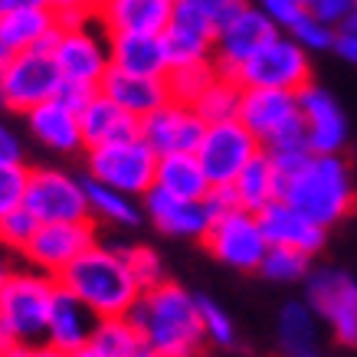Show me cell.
I'll list each match as a JSON object with an SVG mask.
<instances>
[{
    "label": "cell",
    "instance_id": "cell-1",
    "mask_svg": "<svg viewBox=\"0 0 357 357\" xmlns=\"http://www.w3.org/2000/svg\"><path fill=\"white\" fill-rule=\"evenodd\" d=\"M128 318L138 328L148 351L161 357H200L204 354V328L197 312V295L177 282L164 279L154 289L138 295Z\"/></svg>",
    "mask_w": 357,
    "mask_h": 357
},
{
    "label": "cell",
    "instance_id": "cell-2",
    "mask_svg": "<svg viewBox=\"0 0 357 357\" xmlns=\"http://www.w3.org/2000/svg\"><path fill=\"white\" fill-rule=\"evenodd\" d=\"M69 295H76L96 318H121L138 302V282L128 272V262L115 243H92L69 269L59 275Z\"/></svg>",
    "mask_w": 357,
    "mask_h": 357
},
{
    "label": "cell",
    "instance_id": "cell-3",
    "mask_svg": "<svg viewBox=\"0 0 357 357\" xmlns=\"http://www.w3.org/2000/svg\"><path fill=\"white\" fill-rule=\"evenodd\" d=\"M282 200L331 233L357 206L354 174L341 154H312L282 181Z\"/></svg>",
    "mask_w": 357,
    "mask_h": 357
},
{
    "label": "cell",
    "instance_id": "cell-4",
    "mask_svg": "<svg viewBox=\"0 0 357 357\" xmlns=\"http://www.w3.org/2000/svg\"><path fill=\"white\" fill-rule=\"evenodd\" d=\"M59 289L53 275L30 269H13L0 285V337L13 344H43L50 305Z\"/></svg>",
    "mask_w": 357,
    "mask_h": 357
},
{
    "label": "cell",
    "instance_id": "cell-5",
    "mask_svg": "<svg viewBox=\"0 0 357 357\" xmlns=\"http://www.w3.org/2000/svg\"><path fill=\"white\" fill-rule=\"evenodd\" d=\"M50 56H53L63 82L98 89L105 73L112 69L109 33L98 26L92 13L82 17V20H66L59 23V33H56L53 46H50Z\"/></svg>",
    "mask_w": 357,
    "mask_h": 357
},
{
    "label": "cell",
    "instance_id": "cell-6",
    "mask_svg": "<svg viewBox=\"0 0 357 357\" xmlns=\"http://www.w3.org/2000/svg\"><path fill=\"white\" fill-rule=\"evenodd\" d=\"M158 154L144 144L141 135L112 144L86 148V177L96 184H105L112 190H121L128 197H144L154 187Z\"/></svg>",
    "mask_w": 357,
    "mask_h": 357
},
{
    "label": "cell",
    "instance_id": "cell-7",
    "mask_svg": "<svg viewBox=\"0 0 357 357\" xmlns=\"http://www.w3.org/2000/svg\"><path fill=\"white\" fill-rule=\"evenodd\" d=\"M236 119L252 131V138L262 144V151H275V148H285V144H308L295 92L243 89Z\"/></svg>",
    "mask_w": 357,
    "mask_h": 357
},
{
    "label": "cell",
    "instance_id": "cell-8",
    "mask_svg": "<svg viewBox=\"0 0 357 357\" xmlns=\"http://www.w3.org/2000/svg\"><path fill=\"white\" fill-rule=\"evenodd\" d=\"M305 302L341 347L357 351V279L337 266H318L305 275Z\"/></svg>",
    "mask_w": 357,
    "mask_h": 357
},
{
    "label": "cell",
    "instance_id": "cell-9",
    "mask_svg": "<svg viewBox=\"0 0 357 357\" xmlns=\"http://www.w3.org/2000/svg\"><path fill=\"white\" fill-rule=\"evenodd\" d=\"M23 206L33 213L36 223H79L89 220L86 177H76L66 167H30Z\"/></svg>",
    "mask_w": 357,
    "mask_h": 357
},
{
    "label": "cell",
    "instance_id": "cell-10",
    "mask_svg": "<svg viewBox=\"0 0 357 357\" xmlns=\"http://www.w3.org/2000/svg\"><path fill=\"white\" fill-rule=\"evenodd\" d=\"M243 89H282L298 92L312 82V56L289 33H275L259 53L246 59L233 76Z\"/></svg>",
    "mask_w": 357,
    "mask_h": 357
},
{
    "label": "cell",
    "instance_id": "cell-11",
    "mask_svg": "<svg viewBox=\"0 0 357 357\" xmlns=\"http://www.w3.org/2000/svg\"><path fill=\"white\" fill-rule=\"evenodd\" d=\"M204 246L210 249V256L223 266L236 272H259L266 252H269V243L262 236L259 217L249 213V210H227L213 217L210 229L204 236Z\"/></svg>",
    "mask_w": 357,
    "mask_h": 357
},
{
    "label": "cell",
    "instance_id": "cell-12",
    "mask_svg": "<svg viewBox=\"0 0 357 357\" xmlns=\"http://www.w3.org/2000/svg\"><path fill=\"white\" fill-rule=\"evenodd\" d=\"M59 86H63V76L50 50H26L13 56L7 69L0 73V105L7 112L26 115L40 102L56 98Z\"/></svg>",
    "mask_w": 357,
    "mask_h": 357
},
{
    "label": "cell",
    "instance_id": "cell-13",
    "mask_svg": "<svg viewBox=\"0 0 357 357\" xmlns=\"http://www.w3.org/2000/svg\"><path fill=\"white\" fill-rule=\"evenodd\" d=\"M197 161L204 167L210 187H229L239 177L256 154H262V144L252 138V131L239 119L206 125L204 138L197 144Z\"/></svg>",
    "mask_w": 357,
    "mask_h": 357
},
{
    "label": "cell",
    "instance_id": "cell-14",
    "mask_svg": "<svg viewBox=\"0 0 357 357\" xmlns=\"http://www.w3.org/2000/svg\"><path fill=\"white\" fill-rule=\"evenodd\" d=\"M92 243H98V233L92 220H79V223H40L20 256L26 259L30 269L59 279Z\"/></svg>",
    "mask_w": 357,
    "mask_h": 357
},
{
    "label": "cell",
    "instance_id": "cell-15",
    "mask_svg": "<svg viewBox=\"0 0 357 357\" xmlns=\"http://www.w3.org/2000/svg\"><path fill=\"white\" fill-rule=\"evenodd\" d=\"M275 33L279 30H275V26H272V23L246 0L233 17H227V20L217 26V36H213V56H210V59H213V66L220 69V76L233 79L239 66L259 53Z\"/></svg>",
    "mask_w": 357,
    "mask_h": 357
},
{
    "label": "cell",
    "instance_id": "cell-16",
    "mask_svg": "<svg viewBox=\"0 0 357 357\" xmlns=\"http://www.w3.org/2000/svg\"><path fill=\"white\" fill-rule=\"evenodd\" d=\"M298 96V112H302V128L305 141L312 154H341L347 138H351V125L347 115L328 89L308 82L305 89L295 92Z\"/></svg>",
    "mask_w": 357,
    "mask_h": 357
},
{
    "label": "cell",
    "instance_id": "cell-17",
    "mask_svg": "<svg viewBox=\"0 0 357 357\" xmlns=\"http://www.w3.org/2000/svg\"><path fill=\"white\" fill-rule=\"evenodd\" d=\"M204 131L206 121L197 115L194 105L174 102V98L164 102L158 112H151L148 119H141L138 125V135L158 158H164V154H194Z\"/></svg>",
    "mask_w": 357,
    "mask_h": 357
},
{
    "label": "cell",
    "instance_id": "cell-18",
    "mask_svg": "<svg viewBox=\"0 0 357 357\" xmlns=\"http://www.w3.org/2000/svg\"><path fill=\"white\" fill-rule=\"evenodd\" d=\"M141 210H144V220H151V227L158 233L171 239H200L204 243L206 229L213 223L206 200H184V197L164 194L158 187H151L141 197Z\"/></svg>",
    "mask_w": 357,
    "mask_h": 357
},
{
    "label": "cell",
    "instance_id": "cell-19",
    "mask_svg": "<svg viewBox=\"0 0 357 357\" xmlns=\"http://www.w3.org/2000/svg\"><path fill=\"white\" fill-rule=\"evenodd\" d=\"M164 50L171 66L184 63H204L213 56V36H217V23H210L200 10H194L187 0H174L171 23L164 26Z\"/></svg>",
    "mask_w": 357,
    "mask_h": 357
},
{
    "label": "cell",
    "instance_id": "cell-20",
    "mask_svg": "<svg viewBox=\"0 0 357 357\" xmlns=\"http://www.w3.org/2000/svg\"><path fill=\"white\" fill-rule=\"evenodd\" d=\"M259 227L262 236L269 246H282V249H298L305 256H318L328 243V229L318 227L314 220H308L305 213H298L295 206H289L285 200H272L269 206H262L259 213Z\"/></svg>",
    "mask_w": 357,
    "mask_h": 357
},
{
    "label": "cell",
    "instance_id": "cell-21",
    "mask_svg": "<svg viewBox=\"0 0 357 357\" xmlns=\"http://www.w3.org/2000/svg\"><path fill=\"white\" fill-rule=\"evenodd\" d=\"M26 121V131L36 144H43L46 151L53 154H79L86 151V141H82V128H79V112L69 109L59 98H50V102H40L36 109H30L23 115Z\"/></svg>",
    "mask_w": 357,
    "mask_h": 357
},
{
    "label": "cell",
    "instance_id": "cell-22",
    "mask_svg": "<svg viewBox=\"0 0 357 357\" xmlns=\"http://www.w3.org/2000/svg\"><path fill=\"white\" fill-rule=\"evenodd\" d=\"M171 13L174 0H102L92 17L109 36H115V33H164Z\"/></svg>",
    "mask_w": 357,
    "mask_h": 357
},
{
    "label": "cell",
    "instance_id": "cell-23",
    "mask_svg": "<svg viewBox=\"0 0 357 357\" xmlns=\"http://www.w3.org/2000/svg\"><path fill=\"white\" fill-rule=\"evenodd\" d=\"M96 321H98L96 314L89 312L76 295H69L63 285H59L53 295V305H50L43 344L56 347V351H63V354H73V351H79V347H86L89 341H92Z\"/></svg>",
    "mask_w": 357,
    "mask_h": 357
},
{
    "label": "cell",
    "instance_id": "cell-24",
    "mask_svg": "<svg viewBox=\"0 0 357 357\" xmlns=\"http://www.w3.org/2000/svg\"><path fill=\"white\" fill-rule=\"evenodd\" d=\"M109 56L112 69H121L131 76L164 79L171 69L161 33H115L109 36Z\"/></svg>",
    "mask_w": 357,
    "mask_h": 357
},
{
    "label": "cell",
    "instance_id": "cell-25",
    "mask_svg": "<svg viewBox=\"0 0 357 357\" xmlns=\"http://www.w3.org/2000/svg\"><path fill=\"white\" fill-rule=\"evenodd\" d=\"M102 96H109L119 109H125L131 119H148L151 112H158L164 102H171L167 96V86L164 79H151V76H131V73H121V69H109L102 86H98Z\"/></svg>",
    "mask_w": 357,
    "mask_h": 357
},
{
    "label": "cell",
    "instance_id": "cell-26",
    "mask_svg": "<svg viewBox=\"0 0 357 357\" xmlns=\"http://www.w3.org/2000/svg\"><path fill=\"white\" fill-rule=\"evenodd\" d=\"M138 119H131L125 109H119L109 96L89 98L86 105L79 109V128H82V141L86 148H98V144H112V141H125L138 135Z\"/></svg>",
    "mask_w": 357,
    "mask_h": 357
},
{
    "label": "cell",
    "instance_id": "cell-27",
    "mask_svg": "<svg viewBox=\"0 0 357 357\" xmlns=\"http://www.w3.org/2000/svg\"><path fill=\"white\" fill-rule=\"evenodd\" d=\"M56 33H59V17L50 7H23V10L0 17V36L13 53L50 50Z\"/></svg>",
    "mask_w": 357,
    "mask_h": 357
},
{
    "label": "cell",
    "instance_id": "cell-28",
    "mask_svg": "<svg viewBox=\"0 0 357 357\" xmlns=\"http://www.w3.org/2000/svg\"><path fill=\"white\" fill-rule=\"evenodd\" d=\"M229 190H233V200H236L239 210L259 213L262 206H269L272 200L282 197V177L275 171V164L269 161V154L262 151L239 171V177L229 184Z\"/></svg>",
    "mask_w": 357,
    "mask_h": 357
},
{
    "label": "cell",
    "instance_id": "cell-29",
    "mask_svg": "<svg viewBox=\"0 0 357 357\" xmlns=\"http://www.w3.org/2000/svg\"><path fill=\"white\" fill-rule=\"evenodd\" d=\"M154 187L164 194L184 197V200H204L210 194V181H206L197 154H164V158H158Z\"/></svg>",
    "mask_w": 357,
    "mask_h": 357
},
{
    "label": "cell",
    "instance_id": "cell-30",
    "mask_svg": "<svg viewBox=\"0 0 357 357\" xmlns=\"http://www.w3.org/2000/svg\"><path fill=\"white\" fill-rule=\"evenodd\" d=\"M318 314L308 308L305 298H295V302H285L279 312V321H275V341H279V351L285 357H302L312 354L314 344H318Z\"/></svg>",
    "mask_w": 357,
    "mask_h": 357
},
{
    "label": "cell",
    "instance_id": "cell-31",
    "mask_svg": "<svg viewBox=\"0 0 357 357\" xmlns=\"http://www.w3.org/2000/svg\"><path fill=\"white\" fill-rule=\"evenodd\" d=\"M86 197H89V220L92 223H105L112 229H135L144 220L138 197H128L105 184H96L89 177H86Z\"/></svg>",
    "mask_w": 357,
    "mask_h": 357
},
{
    "label": "cell",
    "instance_id": "cell-32",
    "mask_svg": "<svg viewBox=\"0 0 357 357\" xmlns=\"http://www.w3.org/2000/svg\"><path fill=\"white\" fill-rule=\"evenodd\" d=\"M89 347H96L102 357H138L144 351V341L135 321L121 314V318H98Z\"/></svg>",
    "mask_w": 357,
    "mask_h": 357
},
{
    "label": "cell",
    "instance_id": "cell-33",
    "mask_svg": "<svg viewBox=\"0 0 357 357\" xmlns=\"http://www.w3.org/2000/svg\"><path fill=\"white\" fill-rule=\"evenodd\" d=\"M220 76V69L213 66V59H204V63H184V66H171L167 76H164V86H167V96L174 102H184V105H194L197 98L204 96V89Z\"/></svg>",
    "mask_w": 357,
    "mask_h": 357
},
{
    "label": "cell",
    "instance_id": "cell-34",
    "mask_svg": "<svg viewBox=\"0 0 357 357\" xmlns=\"http://www.w3.org/2000/svg\"><path fill=\"white\" fill-rule=\"evenodd\" d=\"M239 98H243V86L229 76H217L210 86L204 89V96L194 102L197 115L206 125H217V121H229L239 115Z\"/></svg>",
    "mask_w": 357,
    "mask_h": 357
},
{
    "label": "cell",
    "instance_id": "cell-35",
    "mask_svg": "<svg viewBox=\"0 0 357 357\" xmlns=\"http://www.w3.org/2000/svg\"><path fill=\"white\" fill-rule=\"evenodd\" d=\"M197 312H200V328H204V341L213 347H229L239 344V335H236V321L229 318V312L223 308L220 302L206 298V295H197Z\"/></svg>",
    "mask_w": 357,
    "mask_h": 357
},
{
    "label": "cell",
    "instance_id": "cell-36",
    "mask_svg": "<svg viewBox=\"0 0 357 357\" xmlns=\"http://www.w3.org/2000/svg\"><path fill=\"white\" fill-rule=\"evenodd\" d=\"M259 272L269 282H279V285L305 282V275L312 272V256H305V252H298V249L269 246V252H266V259H262Z\"/></svg>",
    "mask_w": 357,
    "mask_h": 357
},
{
    "label": "cell",
    "instance_id": "cell-37",
    "mask_svg": "<svg viewBox=\"0 0 357 357\" xmlns=\"http://www.w3.org/2000/svg\"><path fill=\"white\" fill-rule=\"evenodd\" d=\"M121 256L128 262V272L135 275L138 282V289H154V285H161L167 279V272H164V259L161 252L154 246H144V243H125L121 246Z\"/></svg>",
    "mask_w": 357,
    "mask_h": 357
},
{
    "label": "cell",
    "instance_id": "cell-38",
    "mask_svg": "<svg viewBox=\"0 0 357 357\" xmlns=\"http://www.w3.org/2000/svg\"><path fill=\"white\" fill-rule=\"evenodd\" d=\"M335 30L337 26L318 20V17H312V13H305L302 20L292 26L289 36H292L295 43L302 46L308 56H314V53H331V50H335Z\"/></svg>",
    "mask_w": 357,
    "mask_h": 357
},
{
    "label": "cell",
    "instance_id": "cell-39",
    "mask_svg": "<svg viewBox=\"0 0 357 357\" xmlns=\"http://www.w3.org/2000/svg\"><path fill=\"white\" fill-rule=\"evenodd\" d=\"M26 177H30L26 164H0V220L23 206Z\"/></svg>",
    "mask_w": 357,
    "mask_h": 357
},
{
    "label": "cell",
    "instance_id": "cell-40",
    "mask_svg": "<svg viewBox=\"0 0 357 357\" xmlns=\"http://www.w3.org/2000/svg\"><path fill=\"white\" fill-rule=\"evenodd\" d=\"M36 227H40V223L33 220V213L26 206L7 213V217L0 220V249H7V252H23L26 243L33 239V233H36Z\"/></svg>",
    "mask_w": 357,
    "mask_h": 357
},
{
    "label": "cell",
    "instance_id": "cell-41",
    "mask_svg": "<svg viewBox=\"0 0 357 357\" xmlns=\"http://www.w3.org/2000/svg\"><path fill=\"white\" fill-rule=\"evenodd\" d=\"M249 3H252L279 33H292L295 23L308 13L305 0H249Z\"/></svg>",
    "mask_w": 357,
    "mask_h": 357
},
{
    "label": "cell",
    "instance_id": "cell-42",
    "mask_svg": "<svg viewBox=\"0 0 357 357\" xmlns=\"http://www.w3.org/2000/svg\"><path fill=\"white\" fill-rule=\"evenodd\" d=\"M305 7L318 20L331 23V26H341L354 13V0H305Z\"/></svg>",
    "mask_w": 357,
    "mask_h": 357
},
{
    "label": "cell",
    "instance_id": "cell-43",
    "mask_svg": "<svg viewBox=\"0 0 357 357\" xmlns=\"http://www.w3.org/2000/svg\"><path fill=\"white\" fill-rule=\"evenodd\" d=\"M335 53L341 56L344 63L357 66V17H347L335 30Z\"/></svg>",
    "mask_w": 357,
    "mask_h": 357
},
{
    "label": "cell",
    "instance_id": "cell-44",
    "mask_svg": "<svg viewBox=\"0 0 357 357\" xmlns=\"http://www.w3.org/2000/svg\"><path fill=\"white\" fill-rule=\"evenodd\" d=\"M187 3H190L194 10L204 13L210 23H217V26H220V23L227 20V17H233V13L243 7L246 0H187Z\"/></svg>",
    "mask_w": 357,
    "mask_h": 357
},
{
    "label": "cell",
    "instance_id": "cell-45",
    "mask_svg": "<svg viewBox=\"0 0 357 357\" xmlns=\"http://www.w3.org/2000/svg\"><path fill=\"white\" fill-rule=\"evenodd\" d=\"M0 164H26L23 161V141L20 135L0 119Z\"/></svg>",
    "mask_w": 357,
    "mask_h": 357
},
{
    "label": "cell",
    "instance_id": "cell-46",
    "mask_svg": "<svg viewBox=\"0 0 357 357\" xmlns=\"http://www.w3.org/2000/svg\"><path fill=\"white\" fill-rule=\"evenodd\" d=\"M46 7L59 17V23L66 20H82L92 13V0H46Z\"/></svg>",
    "mask_w": 357,
    "mask_h": 357
},
{
    "label": "cell",
    "instance_id": "cell-47",
    "mask_svg": "<svg viewBox=\"0 0 357 357\" xmlns=\"http://www.w3.org/2000/svg\"><path fill=\"white\" fill-rule=\"evenodd\" d=\"M98 89H89V86H76V82H63V86H59V92H56V98H59V102H66V105H69V109H82V105H86L89 98L96 96Z\"/></svg>",
    "mask_w": 357,
    "mask_h": 357
},
{
    "label": "cell",
    "instance_id": "cell-48",
    "mask_svg": "<svg viewBox=\"0 0 357 357\" xmlns=\"http://www.w3.org/2000/svg\"><path fill=\"white\" fill-rule=\"evenodd\" d=\"M10 357H66V354L50 344H13Z\"/></svg>",
    "mask_w": 357,
    "mask_h": 357
},
{
    "label": "cell",
    "instance_id": "cell-49",
    "mask_svg": "<svg viewBox=\"0 0 357 357\" xmlns=\"http://www.w3.org/2000/svg\"><path fill=\"white\" fill-rule=\"evenodd\" d=\"M23 7H46V0H0V17L13 10H23Z\"/></svg>",
    "mask_w": 357,
    "mask_h": 357
},
{
    "label": "cell",
    "instance_id": "cell-50",
    "mask_svg": "<svg viewBox=\"0 0 357 357\" xmlns=\"http://www.w3.org/2000/svg\"><path fill=\"white\" fill-rule=\"evenodd\" d=\"M10 272H13V266H10V259H7V249H0V285L7 282Z\"/></svg>",
    "mask_w": 357,
    "mask_h": 357
},
{
    "label": "cell",
    "instance_id": "cell-51",
    "mask_svg": "<svg viewBox=\"0 0 357 357\" xmlns=\"http://www.w3.org/2000/svg\"><path fill=\"white\" fill-rule=\"evenodd\" d=\"M13 56H17V53H13L10 46L3 43V36H0V73H3V69H7V63H10Z\"/></svg>",
    "mask_w": 357,
    "mask_h": 357
},
{
    "label": "cell",
    "instance_id": "cell-52",
    "mask_svg": "<svg viewBox=\"0 0 357 357\" xmlns=\"http://www.w3.org/2000/svg\"><path fill=\"white\" fill-rule=\"evenodd\" d=\"M66 357H102V354H98V351H96V347H79V351H73V354H66Z\"/></svg>",
    "mask_w": 357,
    "mask_h": 357
},
{
    "label": "cell",
    "instance_id": "cell-53",
    "mask_svg": "<svg viewBox=\"0 0 357 357\" xmlns=\"http://www.w3.org/2000/svg\"><path fill=\"white\" fill-rule=\"evenodd\" d=\"M10 347H13V341H7V337H0V357H10Z\"/></svg>",
    "mask_w": 357,
    "mask_h": 357
},
{
    "label": "cell",
    "instance_id": "cell-54",
    "mask_svg": "<svg viewBox=\"0 0 357 357\" xmlns=\"http://www.w3.org/2000/svg\"><path fill=\"white\" fill-rule=\"evenodd\" d=\"M138 357H161V354H154V351H148V347H144V351H141Z\"/></svg>",
    "mask_w": 357,
    "mask_h": 357
},
{
    "label": "cell",
    "instance_id": "cell-55",
    "mask_svg": "<svg viewBox=\"0 0 357 357\" xmlns=\"http://www.w3.org/2000/svg\"><path fill=\"white\" fill-rule=\"evenodd\" d=\"M98 3H102V0H92V10H96V7H98Z\"/></svg>",
    "mask_w": 357,
    "mask_h": 357
},
{
    "label": "cell",
    "instance_id": "cell-56",
    "mask_svg": "<svg viewBox=\"0 0 357 357\" xmlns=\"http://www.w3.org/2000/svg\"><path fill=\"white\" fill-rule=\"evenodd\" d=\"M351 17H357V0H354V13H351Z\"/></svg>",
    "mask_w": 357,
    "mask_h": 357
},
{
    "label": "cell",
    "instance_id": "cell-57",
    "mask_svg": "<svg viewBox=\"0 0 357 357\" xmlns=\"http://www.w3.org/2000/svg\"><path fill=\"white\" fill-rule=\"evenodd\" d=\"M302 357H318V354H314V351H312V354H302Z\"/></svg>",
    "mask_w": 357,
    "mask_h": 357
},
{
    "label": "cell",
    "instance_id": "cell-58",
    "mask_svg": "<svg viewBox=\"0 0 357 357\" xmlns=\"http://www.w3.org/2000/svg\"><path fill=\"white\" fill-rule=\"evenodd\" d=\"M200 357H206V354H200Z\"/></svg>",
    "mask_w": 357,
    "mask_h": 357
}]
</instances>
